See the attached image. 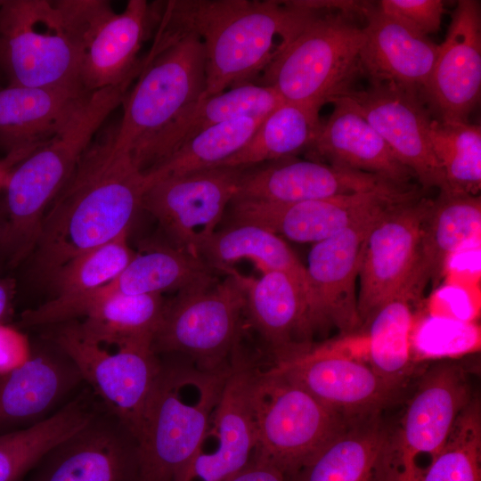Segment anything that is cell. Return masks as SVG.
Wrapping results in <instances>:
<instances>
[{"instance_id":"f6af8a7d","label":"cell","mask_w":481,"mask_h":481,"mask_svg":"<svg viewBox=\"0 0 481 481\" xmlns=\"http://www.w3.org/2000/svg\"><path fill=\"white\" fill-rule=\"evenodd\" d=\"M15 281L12 278H0V323H5L12 313Z\"/></svg>"},{"instance_id":"ffe728a7","label":"cell","mask_w":481,"mask_h":481,"mask_svg":"<svg viewBox=\"0 0 481 481\" xmlns=\"http://www.w3.org/2000/svg\"><path fill=\"white\" fill-rule=\"evenodd\" d=\"M480 92V3L460 0L420 96L433 118L469 122Z\"/></svg>"},{"instance_id":"f546056e","label":"cell","mask_w":481,"mask_h":481,"mask_svg":"<svg viewBox=\"0 0 481 481\" xmlns=\"http://www.w3.org/2000/svg\"><path fill=\"white\" fill-rule=\"evenodd\" d=\"M128 232L86 250L61 265L52 275L55 297L25 311L21 322L27 326L69 322L77 306L90 294L113 280L136 254L128 245Z\"/></svg>"},{"instance_id":"e575fe53","label":"cell","mask_w":481,"mask_h":481,"mask_svg":"<svg viewBox=\"0 0 481 481\" xmlns=\"http://www.w3.org/2000/svg\"><path fill=\"white\" fill-rule=\"evenodd\" d=\"M320 110L284 102L262 120L248 143L219 167H253L293 158L311 148L322 124Z\"/></svg>"},{"instance_id":"cb8c5ba5","label":"cell","mask_w":481,"mask_h":481,"mask_svg":"<svg viewBox=\"0 0 481 481\" xmlns=\"http://www.w3.org/2000/svg\"><path fill=\"white\" fill-rule=\"evenodd\" d=\"M91 93L0 86V150L13 167L52 139Z\"/></svg>"},{"instance_id":"2e32d148","label":"cell","mask_w":481,"mask_h":481,"mask_svg":"<svg viewBox=\"0 0 481 481\" xmlns=\"http://www.w3.org/2000/svg\"><path fill=\"white\" fill-rule=\"evenodd\" d=\"M393 206L362 218L311 248L306 271L313 332L332 326L349 336L362 329L355 285L363 250L376 222Z\"/></svg>"},{"instance_id":"ee69618b","label":"cell","mask_w":481,"mask_h":481,"mask_svg":"<svg viewBox=\"0 0 481 481\" xmlns=\"http://www.w3.org/2000/svg\"><path fill=\"white\" fill-rule=\"evenodd\" d=\"M229 481H288L276 466L254 453L250 462Z\"/></svg>"},{"instance_id":"4fadbf2b","label":"cell","mask_w":481,"mask_h":481,"mask_svg":"<svg viewBox=\"0 0 481 481\" xmlns=\"http://www.w3.org/2000/svg\"><path fill=\"white\" fill-rule=\"evenodd\" d=\"M249 167H217L166 176L146 186L142 208L153 216L175 247L200 256Z\"/></svg>"},{"instance_id":"d6986e66","label":"cell","mask_w":481,"mask_h":481,"mask_svg":"<svg viewBox=\"0 0 481 481\" xmlns=\"http://www.w3.org/2000/svg\"><path fill=\"white\" fill-rule=\"evenodd\" d=\"M254 373L234 356L207 430L173 481H229L250 462L256 451L249 402Z\"/></svg>"},{"instance_id":"d590c367","label":"cell","mask_w":481,"mask_h":481,"mask_svg":"<svg viewBox=\"0 0 481 481\" xmlns=\"http://www.w3.org/2000/svg\"><path fill=\"white\" fill-rule=\"evenodd\" d=\"M94 415L82 401L73 400L39 422L0 433V481L17 480Z\"/></svg>"},{"instance_id":"7bdbcfd3","label":"cell","mask_w":481,"mask_h":481,"mask_svg":"<svg viewBox=\"0 0 481 481\" xmlns=\"http://www.w3.org/2000/svg\"><path fill=\"white\" fill-rule=\"evenodd\" d=\"M32 353L28 337L16 328L0 323V376L24 364Z\"/></svg>"},{"instance_id":"836d02e7","label":"cell","mask_w":481,"mask_h":481,"mask_svg":"<svg viewBox=\"0 0 481 481\" xmlns=\"http://www.w3.org/2000/svg\"><path fill=\"white\" fill-rule=\"evenodd\" d=\"M166 303L162 296H111L90 306L76 322L86 338L103 346L153 343Z\"/></svg>"},{"instance_id":"484cf974","label":"cell","mask_w":481,"mask_h":481,"mask_svg":"<svg viewBox=\"0 0 481 481\" xmlns=\"http://www.w3.org/2000/svg\"><path fill=\"white\" fill-rule=\"evenodd\" d=\"M82 381L79 370L59 346L56 353L32 349L24 364L0 376V430L46 419Z\"/></svg>"},{"instance_id":"74e56055","label":"cell","mask_w":481,"mask_h":481,"mask_svg":"<svg viewBox=\"0 0 481 481\" xmlns=\"http://www.w3.org/2000/svg\"><path fill=\"white\" fill-rule=\"evenodd\" d=\"M265 118L232 119L197 134L165 162L143 174L146 186L166 176L219 167L248 143Z\"/></svg>"},{"instance_id":"7402d4cb","label":"cell","mask_w":481,"mask_h":481,"mask_svg":"<svg viewBox=\"0 0 481 481\" xmlns=\"http://www.w3.org/2000/svg\"><path fill=\"white\" fill-rule=\"evenodd\" d=\"M376 175L329 163L289 158L249 167L234 200L293 203L406 187Z\"/></svg>"},{"instance_id":"f35d334b","label":"cell","mask_w":481,"mask_h":481,"mask_svg":"<svg viewBox=\"0 0 481 481\" xmlns=\"http://www.w3.org/2000/svg\"><path fill=\"white\" fill-rule=\"evenodd\" d=\"M428 135L451 190L477 195L481 188V126L432 118Z\"/></svg>"},{"instance_id":"ac0fdd59","label":"cell","mask_w":481,"mask_h":481,"mask_svg":"<svg viewBox=\"0 0 481 481\" xmlns=\"http://www.w3.org/2000/svg\"><path fill=\"white\" fill-rule=\"evenodd\" d=\"M420 195L412 185L293 203L233 200L236 223H250L298 243H317L362 218Z\"/></svg>"},{"instance_id":"8fae6325","label":"cell","mask_w":481,"mask_h":481,"mask_svg":"<svg viewBox=\"0 0 481 481\" xmlns=\"http://www.w3.org/2000/svg\"><path fill=\"white\" fill-rule=\"evenodd\" d=\"M397 427H393L395 481H420L474 398L467 371L442 360L420 376Z\"/></svg>"},{"instance_id":"ab89813d","label":"cell","mask_w":481,"mask_h":481,"mask_svg":"<svg viewBox=\"0 0 481 481\" xmlns=\"http://www.w3.org/2000/svg\"><path fill=\"white\" fill-rule=\"evenodd\" d=\"M420 481H481V410L475 396Z\"/></svg>"},{"instance_id":"83f0119b","label":"cell","mask_w":481,"mask_h":481,"mask_svg":"<svg viewBox=\"0 0 481 481\" xmlns=\"http://www.w3.org/2000/svg\"><path fill=\"white\" fill-rule=\"evenodd\" d=\"M333 110L322 124L311 148L329 164L408 185L413 173L393 154L384 139L344 96L332 99Z\"/></svg>"},{"instance_id":"e0dca14e","label":"cell","mask_w":481,"mask_h":481,"mask_svg":"<svg viewBox=\"0 0 481 481\" xmlns=\"http://www.w3.org/2000/svg\"><path fill=\"white\" fill-rule=\"evenodd\" d=\"M344 96L379 133L423 189L451 190L429 141L432 116L420 94L392 82L371 81Z\"/></svg>"},{"instance_id":"c3c4849f","label":"cell","mask_w":481,"mask_h":481,"mask_svg":"<svg viewBox=\"0 0 481 481\" xmlns=\"http://www.w3.org/2000/svg\"><path fill=\"white\" fill-rule=\"evenodd\" d=\"M2 79H3V77H2V75L0 73V86H2V84H1Z\"/></svg>"},{"instance_id":"7c38bea8","label":"cell","mask_w":481,"mask_h":481,"mask_svg":"<svg viewBox=\"0 0 481 481\" xmlns=\"http://www.w3.org/2000/svg\"><path fill=\"white\" fill-rule=\"evenodd\" d=\"M60 324L54 343L136 440L162 366L152 344L114 346L111 352L84 338L75 322Z\"/></svg>"},{"instance_id":"44dd1931","label":"cell","mask_w":481,"mask_h":481,"mask_svg":"<svg viewBox=\"0 0 481 481\" xmlns=\"http://www.w3.org/2000/svg\"><path fill=\"white\" fill-rule=\"evenodd\" d=\"M112 413L96 417L52 448L31 481H136L137 443Z\"/></svg>"},{"instance_id":"60d3db41","label":"cell","mask_w":481,"mask_h":481,"mask_svg":"<svg viewBox=\"0 0 481 481\" xmlns=\"http://www.w3.org/2000/svg\"><path fill=\"white\" fill-rule=\"evenodd\" d=\"M480 330L473 322L428 315L413 325L411 334L412 363L424 360H452L477 352Z\"/></svg>"},{"instance_id":"d4e9b609","label":"cell","mask_w":481,"mask_h":481,"mask_svg":"<svg viewBox=\"0 0 481 481\" xmlns=\"http://www.w3.org/2000/svg\"><path fill=\"white\" fill-rule=\"evenodd\" d=\"M365 42L361 51L362 74L371 81L392 82L420 94L436 60L439 45L363 3Z\"/></svg>"},{"instance_id":"30bf717a","label":"cell","mask_w":481,"mask_h":481,"mask_svg":"<svg viewBox=\"0 0 481 481\" xmlns=\"http://www.w3.org/2000/svg\"><path fill=\"white\" fill-rule=\"evenodd\" d=\"M227 278L177 292L166 303L154 337V352H178L191 356L196 367L210 371L227 368L236 346L246 296L240 274L223 268Z\"/></svg>"},{"instance_id":"8d00e7d4","label":"cell","mask_w":481,"mask_h":481,"mask_svg":"<svg viewBox=\"0 0 481 481\" xmlns=\"http://www.w3.org/2000/svg\"><path fill=\"white\" fill-rule=\"evenodd\" d=\"M411 303L405 297L387 302L364 327L368 330L369 364L387 382L401 389L414 371L411 355L414 325Z\"/></svg>"},{"instance_id":"9c48e42d","label":"cell","mask_w":481,"mask_h":481,"mask_svg":"<svg viewBox=\"0 0 481 481\" xmlns=\"http://www.w3.org/2000/svg\"><path fill=\"white\" fill-rule=\"evenodd\" d=\"M255 454L289 477L319 451L347 420L273 367L255 370L249 391Z\"/></svg>"},{"instance_id":"3957f363","label":"cell","mask_w":481,"mask_h":481,"mask_svg":"<svg viewBox=\"0 0 481 481\" xmlns=\"http://www.w3.org/2000/svg\"><path fill=\"white\" fill-rule=\"evenodd\" d=\"M126 93L122 87L92 92L61 131L12 168L4 189L0 235L10 265L36 249L47 208Z\"/></svg>"},{"instance_id":"bcb514c9","label":"cell","mask_w":481,"mask_h":481,"mask_svg":"<svg viewBox=\"0 0 481 481\" xmlns=\"http://www.w3.org/2000/svg\"><path fill=\"white\" fill-rule=\"evenodd\" d=\"M13 166L4 157H0V192L4 191Z\"/></svg>"},{"instance_id":"5bb4252c","label":"cell","mask_w":481,"mask_h":481,"mask_svg":"<svg viewBox=\"0 0 481 481\" xmlns=\"http://www.w3.org/2000/svg\"><path fill=\"white\" fill-rule=\"evenodd\" d=\"M273 368L345 420L382 413L401 391L369 363L329 346H304L277 357Z\"/></svg>"},{"instance_id":"6da1fadb","label":"cell","mask_w":481,"mask_h":481,"mask_svg":"<svg viewBox=\"0 0 481 481\" xmlns=\"http://www.w3.org/2000/svg\"><path fill=\"white\" fill-rule=\"evenodd\" d=\"M115 129L99 132L52 201L37 245L51 275L77 255L128 232L142 208L144 175L115 146Z\"/></svg>"},{"instance_id":"f1b7e54d","label":"cell","mask_w":481,"mask_h":481,"mask_svg":"<svg viewBox=\"0 0 481 481\" xmlns=\"http://www.w3.org/2000/svg\"><path fill=\"white\" fill-rule=\"evenodd\" d=\"M240 280L245 310L276 357L310 344L306 291L297 280L277 271L262 273L256 279L240 275Z\"/></svg>"},{"instance_id":"5b68a950","label":"cell","mask_w":481,"mask_h":481,"mask_svg":"<svg viewBox=\"0 0 481 481\" xmlns=\"http://www.w3.org/2000/svg\"><path fill=\"white\" fill-rule=\"evenodd\" d=\"M138 79L123 102L116 148L144 174L161 139L206 89L203 46L193 34L161 29L142 61Z\"/></svg>"},{"instance_id":"4dcf8cb0","label":"cell","mask_w":481,"mask_h":481,"mask_svg":"<svg viewBox=\"0 0 481 481\" xmlns=\"http://www.w3.org/2000/svg\"><path fill=\"white\" fill-rule=\"evenodd\" d=\"M215 282L213 268L200 256L177 247H156L136 253L109 283L86 298L73 319L95 302L111 296L162 295Z\"/></svg>"},{"instance_id":"52a82bcc","label":"cell","mask_w":481,"mask_h":481,"mask_svg":"<svg viewBox=\"0 0 481 481\" xmlns=\"http://www.w3.org/2000/svg\"><path fill=\"white\" fill-rule=\"evenodd\" d=\"M56 1L78 46L82 88L127 89L141 69L139 52L155 32L157 3L129 0L117 12L105 0Z\"/></svg>"},{"instance_id":"1f68e13d","label":"cell","mask_w":481,"mask_h":481,"mask_svg":"<svg viewBox=\"0 0 481 481\" xmlns=\"http://www.w3.org/2000/svg\"><path fill=\"white\" fill-rule=\"evenodd\" d=\"M284 102L273 87L254 83L232 86L214 95L203 94L161 139L145 173L161 165L184 143L207 128L232 119L265 118Z\"/></svg>"},{"instance_id":"4316f807","label":"cell","mask_w":481,"mask_h":481,"mask_svg":"<svg viewBox=\"0 0 481 481\" xmlns=\"http://www.w3.org/2000/svg\"><path fill=\"white\" fill-rule=\"evenodd\" d=\"M481 200L452 190L440 191L424 218L414 269L410 283V297L419 298L426 286L436 285L450 258L463 246L479 239Z\"/></svg>"},{"instance_id":"603a6c76","label":"cell","mask_w":481,"mask_h":481,"mask_svg":"<svg viewBox=\"0 0 481 481\" xmlns=\"http://www.w3.org/2000/svg\"><path fill=\"white\" fill-rule=\"evenodd\" d=\"M392 434L382 413L347 420L288 481H395Z\"/></svg>"},{"instance_id":"ba28073f","label":"cell","mask_w":481,"mask_h":481,"mask_svg":"<svg viewBox=\"0 0 481 481\" xmlns=\"http://www.w3.org/2000/svg\"><path fill=\"white\" fill-rule=\"evenodd\" d=\"M0 73L9 86L85 91L78 46L56 0H0Z\"/></svg>"},{"instance_id":"7dc6e473","label":"cell","mask_w":481,"mask_h":481,"mask_svg":"<svg viewBox=\"0 0 481 481\" xmlns=\"http://www.w3.org/2000/svg\"><path fill=\"white\" fill-rule=\"evenodd\" d=\"M3 226V211H2V206H0V235Z\"/></svg>"},{"instance_id":"b9f144b4","label":"cell","mask_w":481,"mask_h":481,"mask_svg":"<svg viewBox=\"0 0 481 481\" xmlns=\"http://www.w3.org/2000/svg\"><path fill=\"white\" fill-rule=\"evenodd\" d=\"M378 6L386 14L425 37L439 31L445 11L441 0H382Z\"/></svg>"},{"instance_id":"d6a6232c","label":"cell","mask_w":481,"mask_h":481,"mask_svg":"<svg viewBox=\"0 0 481 481\" xmlns=\"http://www.w3.org/2000/svg\"><path fill=\"white\" fill-rule=\"evenodd\" d=\"M200 255L212 268L220 270L248 259L262 273H285L297 280L308 296L306 266L281 237L263 226L236 223L215 232L201 244Z\"/></svg>"},{"instance_id":"7a4b0ae2","label":"cell","mask_w":481,"mask_h":481,"mask_svg":"<svg viewBox=\"0 0 481 481\" xmlns=\"http://www.w3.org/2000/svg\"><path fill=\"white\" fill-rule=\"evenodd\" d=\"M156 28L193 34L205 58L204 95L252 83L280 48L302 28L314 8L305 1H157Z\"/></svg>"},{"instance_id":"9a60e30c","label":"cell","mask_w":481,"mask_h":481,"mask_svg":"<svg viewBox=\"0 0 481 481\" xmlns=\"http://www.w3.org/2000/svg\"><path fill=\"white\" fill-rule=\"evenodd\" d=\"M432 200L420 195L387 209L371 230L363 250L358 276L357 309L365 327L387 302L405 297L414 269L424 218Z\"/></svg>"},{"instance_id":"277c9868","label":"cell","mask_w":481,"mask_h":481,"mask_svg":"<svg viewBox=\"0 0 481 481\" xmlns=\"http://www.w3.org/2000/svg\"><path fill=\"white\" fill-rule=\"evenodd\" d=\"M314 8L298 33L281 45L262 73L285 102L322 107L345 95L362 74L365 42L361 15L350 1H306Z\"/></svg>"},{"instance_id":"8992f818","label":"cell","mask_w":481,"mask_h":481,"mask_svg":"<svg viewBox=\"0 0 481 481\" xmlns=\"http://www.w3.org/2000/svg\"><path fill=\"white\" fill-rule=\"evenodd\" d=\"M230 365L161 366L136 438V481L174 480L207 430Z\"/></svg>"}]
</instances>
